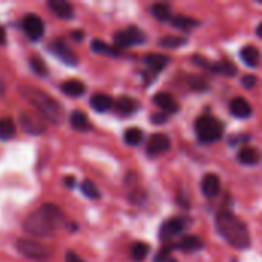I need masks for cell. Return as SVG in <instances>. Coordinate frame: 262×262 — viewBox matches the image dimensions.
Returning a JSON list of instances; mask_svg holds the SVG:
<instances>
[{
	"label": "cell",
	"instance_id": "ffe728a7",
	"mask_svg": "<svg viewBox=\"0 0 262 262\" xmlns=\"http://www.w3.org/2000/svg\"><path fill=\"white\" fill-rule=\"evenodd\" d=\"M112 98L106 94H95L91 98V106L97 111V112H106L112 107Z\"/></svg>",
	"mask_w": 262,
	"mask_h": 262
},
{
	"label": "cell",
	"instance_id": "f35d334b",
	"mask_svg": "<svg viewBox=\"0 0 262 262\" xmlns=\"http://www.w3.org/2000/svg\"><path fill=\"white\" fill-rule=\"evenodd\" d=\"M72 37H74V40L81 41V40H83V32H81V31H74V32H72Z\"/></svg>",
	"mask_w": 262,
	"mask_h": 262
},
{
	"label": "cell",
	"instance_id": "7c38bea8",
	"mask_svg": "<svg viewBox=\"0 0 262 262\" xmlns=\"http://www.w3.org/2000/svg\"><path fill=\"white\" fill-rule=\"evenodd\" d=\"M154 101H155V104H157L163 112H166V114H175V112H178V109H180L177 100H175L170 94H167V92H158V94L154 97Z\"/></svg>",
	"mask_w": 262,
	"mask_h": 262
},
{
	"label": "cell",
	"instance_id": "f1b7e54d",
	"mask_svg": "<svg viewBox=\"0 0 262 262\" xmlns=\"http://www.w3.org/2000/svg\"><path fill=\"white\" fill-rule=\"evenodd\" d=\"M130 255H132V258L137 262L144 261V258L149 255V246L146 243H135L132 246Z\"/></svg>",
	"mask_w": 262,
	"mask_h": 262
},
{
	"label": "cell",
	"instance_id": "8d00e7d4",
	"mask_svg": "<svg viewBox=\"0 0 262 262\" xmlns=\"http://www.w3.org/2000/svg\"><path fill=\"white\" fill-rule=\"evenodd\" d=\"M152 123H155V124H163L166 120H167V115L164 114V112H160V114H154L152 115Z\"/></svg>",
	"mask_w": 262,
	"mask_h": 262
},
{
	"label": "cell",
	"instance_id": "7a4b0ae2",
	"mask_svg": "<svg viewBox=\"0 0 262 262\" xmlns=\"http://www.w3.org/2000/svg\"><path fill=\"white\" fill-rule=\"evenodd\" d=\"M216 229L220 235L235 249H247L250 246V233L247 226L230 212L216 215Z\"/></svg>",
	"mask_w": 262,
	"mask_h": 262
},
{
	"label": "cell",
	"instance_id": "83f0119b",
	"mask_svg": "<svg viewBox=\"0 0 262 262\" xmlns=\"http://www.w3.org/2000/svg\"><path fill=\"white\" fill-rule=\"evenodd\" d=\"M124 141L129 146H138L143 141V130L138 127H130L124 132Z\"/></svg>",
	"mask_w": 262,
	"mask_h": 262
},
{
	"label": "cell",
	"instance_id": "f546056e",
	"mask_svg": "<svg viewBox=\"0 0 262 262\" xmlns=\"http://www.w3.org/2000/svg\"><path fill=\"white\" fill-rule=\"evenodd\" d=\"M212 71H215L216 74H221V75H229V77H232V75H235L236 74V66L235 64H232L230 61H221V63H218V64H212V68H210Z\"/></svg>",
	"mask_w": 262,
	"mask_h": 262
},
{
	"label": "cell",
	"instance_id": "30bf717a",
	"mask_svg": "<svg viewBox=\"0 0 262 262\" xmlns=\"http://www.w3.org/2000/svg\"><path fill=\"white\" fill-rule=\"evenodd\" d=\"M169 149H170V140L164 134H154L147 141V154L152 157L166 154Z\"/></svg>",
	"mask_w": 262,
	"mask_h": 262
},
{
	"label": "cell",
	"instance_id": "d590c367",
	"mask_svg": "<svg viewBox=\"0 0 262 262\" xmlns=\"http://www.w3.org/2000/svg\"><path fill=\"white\" fill-rule=\"evenodd\" d=\"M255 84H256V77H253V75H246V77L243 78V86H244V88L252 89Z\"/></svg>",
	"mask_w": 262,
	"mask_h": 262
},
{
	"label": "cell",
	"instance_id": "9c48e42d",
	"mask_svg": "<svg viewBox=\"0 0 262 262\" xmlns=\"http://www.w3.org/2000/svg\"><path fill=\"white\" fill-rule=\"evenodd\" d=\"M23 29L31 40H40L45 34V23L35 14H28L23 18Z\"/></svg>",
	"mask_w": 262,
	"mask_h": 262
},
{
	"label": "cell",
	"instance_id": "d6a6232c",
	"mask_svg": "<svg viewBox=\"0 0 262 262\" xmlns=\"http://www.w3.org/2000/svg\"><path fill=\"white\" fill-rule=\"evenodd\" d=\"M31 68L35 71V74H38V75H46V66H45V63L40 60V58H31Z\"/></svg>",
	"mask_w": 262,
	"mask_h": 262
},
{
	"label": "cell",
	"instance_id": "cb8c5ba5",
	"mask_svg": "<svg viewBox=\"0 0 262 262\" xmlns=\"http://www.w3.org/2000/svg\"><path fill=\"white\" fill-rule=\"evenodd\" d=\"M178 249L183 252H198L203 249V243L198 236L189 235V236L181 239V243L178 244Z\"/></svg>",
	"mask_w": 262,
	"mask_h": 262
},
{
	"label": "cell",
	"instance_id": "836d02e7",
	"mask_svg": "<svg viewBox=\"0 0 262 262\" xmlns=\"http://www.w3.org/2000/svg\"><path fill=\"white\" fill-rule=\"evenodd\" d=\"M209 83L203 78H192V88L196 89V91H201V89H207Z\"/></svg>",
	"mask_w": 262,
	"mask_h": 262
},
{
	"label": "cell",
	"instance_id": "5bb4252c",
	"mask_svg": "<svg viewBox=\"0 0 262 262\" xmlns=\"http://www.w3.org/2000/svg\"><path fill=\"white\" fill-rule=\"evenodd\" d=\"M48 5H49L51 11H52L57 17L63 18V20H68V18H72V17H74V8H72V5H71L69 2H66V0H51Z\"/></svg>",
	"mask_w": 262,
	"mask_h": 262
},
{
	"label": "cell",
	"instance_id": "ba28073f",
	"mask_svg": "<svg viewBox=\"0 0 262 262\" xmlns=\"http://www.w3.org/2000/svg\"><path fill=\"white\" fill-rule=\"evenodd\" d=\"M51 52H52L57 58H60L63 63H66V64H69V66H75V64L78 63V58H77V55L74 54V51H72V49L66 45V41L61 40V38L54 40V41L51 43Z\"/></svg>",
	"mask_w": 262,
	"mask_h": 262
},
{
	"label": "cell",
	"instance_id": "5b68a950",
	"mask_svg": "<svg viewBox=\"0 0 262 262\" xmlns=\"http://www.w3.org/2000/svg\"><path fill=\"white\" fill-rule=\"evenodd\" d=\"M21 129L29 135H41L48 127V120L37 109H25L18 114Z\"/></svg>",
	"mask_w": 262,
	"mask_h": 262
},
{
	"label": "cell",
	"instance_id": "1f68e13d",
	"mask_svg": "<svg viewBox=\"0 0 262 262\" xmlns=\"http://www.w3.org/2000/svg\"><path fill=\"white\" fill-rule=\"evenodd\" d=\"M184 43H186L184 38H180V37H175V35H167V37L160 40V45L164 46V48H178V46H181Z\"/></svg>",
	"mask_w": 262,
	"mask_h": 262
},
{
	"label": "cell",
	"instance_id": "8fae6325",
	"mask_svg": "<svg viewBox=\"0 0 262 262\" xmlns=\"http://www.w3.org/2000/svg\"><path fill=\"white\" fill-rule=\"evenodd\" d=\"M184 227H186V221L183 218H172L160 227V238H163V239L173 238L178 233H181L184 230Z\"/></svg>",
	"mask_w": 262,
	"mask_h": 262
},
{
	"label": "cell",
	"instance_id": "e575fe53",
	"mask_svg": "<svg viewBox=\"0 0 262 262\" xmlns=\"http://www.w3.org/2000/svg\"><path fill=\"white\" fill-rule=\"evenodd\" d=\"M170 252H172V249L170 247H166V249H163L158 255H157V262H166L169 261V255H170Z\"/></svg>",
	"mask_w": 262,
	"mask_h": 262
},
{
	"label": "cell",
	"instance_id": "4dcf8cb0",
	"mask_svg": "<svg viewBox=\"0 0 262 262\" xmlns=\"http://www.w3.org/2000/svg\"><path fill=\"white\" fill-rule=\"evenodd\" d=\"M81 192H83L88 198H91V200H98V198H100V190H98L97 186H95L92 181H89V180H86V181L81 183Z\"/></svg>",
	"mask_w": 262,
	"mask_h": 262
},
{
	"label": "cell",
	"instance_id": "2e32d148",
	"mask_svg": "<svg viewBox=\"0 0 262 262\" xmlns=\"http://www.w3.org/2000/svg\"><path fill=\"white\" fill-rule=\"evenodd\" d=\"M238 160H239V163H243V164H246V166H253V164H258V163H259L261 154H259L255 147L244 146V147H241V150L238 152Z\"/></svg>",
	"mask_w": 262,
	"mask_h": 262
},
{
	"label": "cell",
	"instance_id": "e0dca14e",
	"mask_svg": "<svg viewBox=\"0 0 262 262\" xmlns=\"http://www.w3.org/2000/svg\"><path fill=\"white\" fill-rule=\"evenodd\" d=\"M138 106H140L138 101H135L130 97H120L115 101V109L121 115H132V114H135L137 109H138Z\"/></svg>",
	"mask_w": 262,
	"mask_h": 262
},
{
	"label": "cell",
	"instance_id": "60d3db41",
	"mask_svg": "<svg viewBox=\"0 0 262 262\" xmlns=\"http://www.w3.org/2000/svg\"><path fill=\"white\" fill-rule=\"evenodd\" d=\"M256 34H258V37H261L262 38V23L258 25V28H256Z\"/></svg>",
	"mask_w": 262,
	"mask_h": 262
},
{
	"label": "cell",
	"instance_id": "7bdbcfd3",
	"mask_svg": "<svg viewBox=\"0 0 262 262\" xmlns=\"http://www.w3.org/2000/svg\"><path fill=\"white\" fill-rule=\"evenodd\" d=\"M166 262H178V261H175V259H169V261H166Z\"/></svg>",
	"mask_w": 262,
	"mask_h": 262
},
{
	"label": "cell",
	"instance_id": "ac0fdd59",
	"mask_svg": "<svg viewBox=\"0 0 262 262\" xmlns=\"http://www.w3.org/2000/svg\"><path fill=\"white\" fill-rule=\"evenodd\" d=\"M169 57L167 55H163V54H147L144 57V63L154 71V72H158L161 69H164L169 63Z\"/></svg>",
	"mask_w": 262,
	"mask_h": 262
},
{
	"label": "cell",
	"instance_id": "74e56055",
	"mask_svg": "<svg viewBox=\"0 0 262 262\" xmlns=\"http://www.w3.org/2000/svg\"><path fill=\"white\" fill-rule=\"evenodd\" d=\"M66 262H84L77 253H74V252H68L66 253Z\"/></svg>",
	"mask_w": 262,
	"mask_h": 262
},
{
	"label": "cell",
	"instance_id": "3957f363",
	"mask_svg": "<svg viewBox=\"0 0 262 262\" xmlns=\"http://www.w3.org/2000/svg\"><path fill=\"white\" fill-rule=\"evenodd\" d=\"M18 92L21 94V97L29 101L32 104L34 109H37L48 121L54 123V124H60L63 120V109L61 106L46 92H43L41 89H37L34 86L25 84L18 88Z\"/></svg>",
	"mask_w": 262,
	"mask_h": 262
},
{
	"label": "cell",
	"instance_id": "7402d4cb",
	"mask_svg": "<svg viewBox=\"0 0 262 262\" xmlns=\"http://www.w3.org/2000/svg\"><path fill=\"white\" fill-rule=\"evenodd\" d=\"M170 21H172V26H175L181 31H190L200 25L196 20L186 17V15H173V17H170Z\"/></svg>",
	"mask_w": 262,
	"mask_h": 262
},
{
	"label": "cell",
	"instance_id": "44dd1931",
	"mask_svg": "<svg viewBox=\"0 0 262 262\" xmlns=\"http://www.w3.org/2000/svg\"><path fill=\"white\" fill-rule=\"evenodd\" d=\"M71 124L74 129L80 130V132H86V130H91L92 129V124L89 121V118L86 117V114L80 112V111H75L71 117Z\"/></svg>",
	"mask_w": 262,
	"mask_h": 262
},
{
	"label": "cell",
	"instance_id": "ab89813d",
	"mask_svg": "<svg viewBox=\"0 0 262 262\" xmlns=\"http://www.w3.org/2000/svg\"><path fill=\"white\" fill-rule=\"evenodd\" d=\"M5 41H6V32H5V29L0 26V45H5Z\"/></svg>",
	"mask_w": 262,
	"mask_h": 262
},
{
	"label": "cell",
	"instance_id": "8992f818",
	"mask_svg": "<svg viewBox=\"0 0 262 262\" xmlns=\"http://www.w3.org/2000/svg\"><path fill=\"white\" fill-rule=\"evenodd\" d=\"M15 247L21 256H25L31 261L45 262L51 256V252L45 244H41L35 239H31V238H20L17 241Z\"/></svg>",
	"mask_w": 262,
	"mask_h": 262
},
{
	"label": "cell",
	"instance_id": "52a82bcc",
	"mask_svg": "<svg viewBox=\"0 0 262 262\" xmlns=\"http://www.w3.org/2000/svg\"><path fill=\"white\" fill-rule=\"evenodd\" d=\"M115 43L120 48H126V46H132V45H140L146 40V35L141 29L135 28V26H129L123 31H118L114 35Z\"/></svg>",
	"mask_w": 262,
	"mask_h": 262
},
{
	"label": "cell",
	"instance_id": "d4e9b609",
	"mask_svg": "<svg viewBox=\"0 0 262 262\" xmlns=\"http://www.w3.org/2000/svg\"><path fill=\"white\" fill-rule=\"evenodd\" d=\"M15 134V123L11 118L0 120V140H9Z\"/></svg>",
	"mask_w": 262,
	"mask_h": 262
},
{
	"label": "cell",
	"instance_id": "d6986e66",
	"mask_svg": "<svg viewBox=\"0 0 262 262\" xmlns=\"http://www.w3.org/2000/svg\"><path fill=\"white\" fill-rule=\"evenodd\" d=\"M61 91L69 97H81L86 92V86L80 80H68L61 84Z\"/></svg>",
	"mask_w": 262,
	"mask_h": 262
},
{
	"label": "cell",
	"instance_id": "9a60e30c",
	"mask_svg": "<svg viewBox=\"0 0 262 262\" xmlns=\"http://www.w3.org/2000/svg\"><path fill=\"white\" fill-rule=\"evenodd\" d=\"M230 112L238 118H247V117L252 115V106L246 98L236 97L230 103Z\"/></svg>",
	"mask_w": 262,
	"mask_h": 262
},
{
	"label": "cell",
	"instance_id": "4316f807",
	"mask_svg": "<svg viewBox=\"0 0 262 262\" xmlns=\"http://www.w3.org/2000/svg\"><path fill=\"white\" fill-rule=\"evenodd\" d=\"M91 48H92V51L97 52V54H103V55H118V51H117L115 48L106 45V43L101 41V40H94V41L91 43Z\"/></svg>",
	"mask_w": 262,
	"mask_h": 262
},
{
	"label": "cell",
	"instance_id": "4fadbf2b",
	"mask_svg": "<svg viewBox=\"0 0 262 262\" xmlns=\"http://www.w3.org/2000/svg\"><path fill=\"white\" fill-rule=\"evenodd\" d=\"M220 189H221V181H220V178L216 175L207 173L203 178V181H201V190H203L204 196L215 198L220 193Z\"/></svg>",
	"mask_w": 262,
	"mask_h": 262
},
{
	"label": "cell",
	"instance_id": "6da1fadb",
	"mask_svg": "<svg viewBox=\"0 0 262 262\" xmlns=\"http://www.w3.org/2000/svg\"><path fill=\"white\" fill-rule=\"evenodd\" d=\"M64 223V215L55 204H45L25 220L23 229L32 236L46 238L55 235Z\"/></svg>",
	"mask_w": 262,
	"mask_h": 262
},
{
	"label": "cell",
	"instance_id": "b9f144b4",
	"mask_svg": "<svg viewBox=\"0 0 262 262\" xmlns=\"http://www.w3.org/2000/svg\"><path fill=\"white\" fill-rule=\"evenodd\" d=\"M74 181H75L74 178H66V183H68L66 186H69V187H72V186H74Z\"/></svg>",
	"mask_w": 262,
	"mask_h": 262
},
{
	"label": "cell",
	"instance_id": "603a6c76",
	"mask_svg": "<svg viewBox=\"0 0 262 262\" xmlns=\"http://www.w3.org/2000/svg\"><path fill=\"white\" fill-rule=\"evenodd\" d=\"M259 51L256 46H244L241 49V58L247 66H256L259 61Z\"/></svg>",
	"mask_w": 262,
	"mask_h": 262
},
{
	"label": "cell",
	"instance_id": "277c9868",
	"mask_svg": "<svg viewBox=\"0 0 262 262\" xmlns=\"http://www.w3.org/2000/svg\"><path fill=\"white\" fill-rule=\"evenodd\" d=\"M195 132L203 143H213L218 141L223 137L224 127L218 118H213L210 115H203L195 123Z\"/></svg>",
	"mask_w": 262,
	"mask_h": 262
},
{
	"label": "cell",
	"instance_id": "484cf974",
	"mask_svg": "<svg viewBox=\"0 0 262 262\" xmlns=\"http://www.w3.org/2000/svg\"><path fill=\"white\" fill-rule=\"evenodd\" d=\"M150 12L154 14L155 18L164 21V20H170V6L167 3H155L150 8Z\"/></svg>",
	"mask_w": 262,
	"mask_h": 262
}]
</instances>
